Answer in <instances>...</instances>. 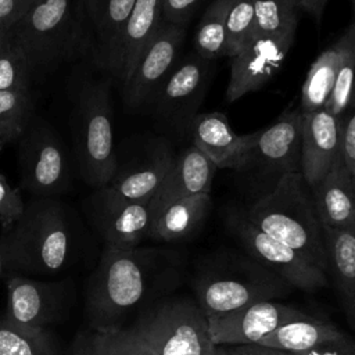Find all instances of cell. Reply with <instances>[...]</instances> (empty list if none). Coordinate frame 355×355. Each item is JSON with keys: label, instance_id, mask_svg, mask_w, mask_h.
<instances>
[{"label": "cell", "instance_id": "cell-1", "mask_svg": "<svg viewBox=\"0 0 355 355\" xmlns=\"http://www.w3.org/2000/svg\"><path fill=\"white\" fill-rule=\"evenodd\" d=\"M154 248H103L98 263L85 288V319L89 330L123 327L135 311L162 297L169 268Z\"/></svg>", "mask_w": 355, "mask_h": 355}, {"label": "cell", "instance_id": "cell-2", "mask_svg": "<svg viewBox=\"0 0 355 355\" xmlns=\"http://www.w3.org/2000/svg\"><path fill=\"white\" fill-rule=\"evenodd\" d=\"M79 223L58 198H32L0 233V257L11 275L57 276L76 266L83 251Z\"/></svg>", "mask_w": 355, "mask_h": 355}, {"label": "cell", "instance_id": "cell-3", "mask_svg": "<svg viewBox=\"0 0 355 355\" xmlns=\"http://www.w3.org/2000/svg\"><path fill=\"white\" fill-rule=\"evenodd\" d=\"M241 209L258 229L326 273L323 229L301 172L287 175L270 194Z\"/></svg>", "mask_w": 355, "mask_h": 355}, {"label": "cell", "instance_id": "cell-4", "mask_svg": "<svg viewBox=\"0 0 355 355\" xmlns=\"http://www.w3.org/2000/svg\"><path fill=\"white\" fill-rule=\"evenodd\" d=\"M85 24L75 0H35L10 31L35 72L79 57L89 44Z\"/></svg>", "mask_w": 355, "mask_h": 355}, {"label": "cell", "instance_id": "cell-5", "mask_svg": "<svg viewBox=\"0 0 355 355\" xmlns=\"http://www.w3.org/2000/svg\"><path fill=\"white\" fill-rule=\"evenodd\" d=\"M302 112L284 111L266 129H261L254 146L233 169L234 183L247 205L270 194L290 173L301 172Z\"/></svg>", "mask_w": 355, "mask_h": 355}, {"label": "cell", "instance_id": "cell-6", "mask_svg": "<svg viewBox=\"0 0 355 355\" xmlns=\"http://www.w3.org/2000/svg\"><path fill=\"white\" fill-rule=\"evenodd\" d=\"M72 141L85 183L93 189L107 186L116 171L108 82L86 79L79 86L72 111Z\"/></svg>", "mask_w": 355, "mask_h": 355}, {"label": "cell", "instance_id": "cell-7", "mask_svg": "<svg viewBox=\"0 0 355 355\" xmlns=\"http://www.w3.org/2000/svg\"><path fill=\"white\" fill-rule=\"evenodd\" d=\"M194 284L196 301L207 316L279 298L293 288L252 258L220 257Z\"/></svg>", "mask_w": 355, "mask_h": 355}, {"label": "cell", "instance_id": "cell-8", "mask_svg": "<svg viewBox=\"0 0 355 355\" xmlns=\"http://www.w3.org/2000/svg\"><path fill=\"white\" fill-rule=\"evenodd\" d=\"M130 327L155 355H201L212 344L208 318L189 297H158L139 311Z\"/></svg>", "mask_w": 355, "mask_h": 355}, {"label": "cell", "instance_id": "cell-9", "mask_svg": "<svg viewBox=\"0 0 355 355\" xmlns=\"http://www.w3.org/2000/svg\"><path fill=\"white\" fill-rule=\"evenodd\" d=\"M225 225L245 254L280 276L287 284L304 291H318L327 286V275L311 265L297 251L258 229L241 208L229 209Z\"/></svg>", "mask_w": 355, "mask_h": 355}, {"label": "cell", "instance_id": "cell-10", "mask_svg": "<svg viewBox=\"0 0 355 355\" xmlns=\"http://www.w3.org/2000/svg\"><path fill=\"white\" fill-rule=\"evenodd\" d=\"M18 165L22 187L33 198H57L69 189L71 169L64 144L43 121H29L21 135Z\"/></svg>", "mask_w": 355, "mask_h": 355}, {"label": "cell", "instance_id": "cell-11", "mask_svg": "<svg viewBox=\"0 0 355 355\" xmlns=\"http://www.w3.org/2000/svg\"><path fill=\"white\" fill-rule=\"evenodd\" d=\"M75 298L71 279L40 280L11 275L7 279V308L4 318L19 327L47 329L61 322Z\"/></svg>", "mask_w": 355, "mask_h": 355}, {"label": "cell", "instance_id": "cell-12", "mask_svg": "<svg viewBox=\"0 0 355 355\" xmlns=\"http://www.w3.org/2000/svg\"><path fill=\"white\" fill-rule=\"evenodd\" d=\"M85 212L103 248L130 250L148 237L151 208L148 201H130L108 184L94 189L85 200Z\"/></svg>", "mask_w": 355, "mask_h": 355}, {"label": "cell", "instance_id": "cell-13", "mask_svg": "<svg viewBox=\"0 0 355 355\" xmlns=\"http://www.w3.org/2000/svg\"><path fill=\"white\" fill-rule=\"evenodd\" d=\"M211 71L212 61L196 53L176 64L150 104L157 119L172 130L186 133L205 97Z\"/></svg>", "mask_w": 355, "mask_h": 355}, {"label": "cell", "instance_id": "cell-14", "mask_svg": "<svg viewBox=\"0 0 355 355\" xmlns=\"http://www.w3.org/2000/svg\"><path fill=\"white\" fill-rule=\"evenodd\" d=\"M306 316L308 313L273 300L258 301L230 312L207 316L209 340L214 345L257 344L282 324Z\"/></svg>", "mask_w": 355, "mask_h": 355}, {"label": "cell", "instance_id": "cell-15", "mask_svg": "<svg viewBox=\"0 0 355 355\" xmlns=\"http://www.w3.org/2000/svg\"><path fill=\"white\" fill-rule=\"evenodd\" d=\"M184 37V26L162 22L139 57L129 79L123 83L125 103L129 108H141L151 104L159 87L178 64Z\"/></svg>", "mask_w": 355, "mask_h": 355}, {"label": "cell", "instance_id": "cell-16", "mask_svg": "<svg viewBox=\"0 0 355 355\" xmlns=\"http://www.w3.org/2000/svg\"><path fill=\"white\" fill-rule=\"evenodd\" d=\"M295 39V31L282 35H255L233 57L226 100L236 101L263 87L282 68Z\"/></svg>", "mask_w": 355, "mask_h": 355}, {"label": "cell", "instance_id": "cell-17", "mask_svg": "<svg viewBox=\"0 0 355 355\" xmlns=\"http://www.w3.org/2000/svg\"><path fill=\"white\" fill-rule=\"evenodd\" d=\"M341 155L340 116L326 108L302 114L301 173L308 186L319 183Z\"/></svg>", "mask_w": 355, "mask_h": 355}, {"label": "cell", "instance_id": "cell-18", "mask_svg": "<svg viewBox=\"0 0 355 355\" xmlns=\"http://www.w3.org/2000/svg\"><path fill=\"white\" fill-rule=\"evenodd\" d=\"M173 158L165 143H154L125 164H116V171L108 186L126 200L148 201L161 187Z\"/></svg>", "mask_w": 355, "mask_h": 355}, {"label": "cell", "instance_id": "cell-19", "mask_svg": "<svg viewBox=\"0 0 355 355\" xmlns=\"http://www.w3.org/2000/svg\"><path fill=\"white\" fill-rule=\"evenodd\" d=\"M193 144L207 154L219 169H234L254 146L259 130L237 135L222 112L197 114L187 128Z\"/></svg>", "mask_w": 355, "mask_h": 355}, {"label": "cell", "instance_id": "cell-20", "mask_svg": "<svg viewBox=\"0 0 355 355\" xmlns=\"http://www.w3.org/2000/svg\"><path fill=\"white\" fill-rule=\"evenodd\" d=\"M216 169L212 159L194 144L184 148L173 158L166 178L150 200L151 212L176 200L209 194Z\"/></svg>", "mask_w": 355, "mask_h": 355}, {"label": "cell", "instance_id": "cell-21", "mask_svg": "<svg viewBox=\"0 0 355 355\" xmlns=\"http://www.w3.org/2000/svg\"><path fill=\"white\" fill-rule=\"evenodd\" d=\"M94 36L97 62L114 72L119 40L136 0H75Z\"/></svg>", "mask_w": 355, "mask_h": 355}, {"label": "cell", "instance_id": "cell-22", "mask_svg": "<svg viewBox=\"0 0 355 355\" xmlns=\"http://www.w3.org/2000/svg\"><path fill=\"white\" fill-rule=\"evenodd\" d=\"M309 190L323 227L355 230L354 176L345 166L343 155L334 162L330 172Z\"/></svg>", "mask_w": 355, "mask_h": 355}, {"label": "cell", "instance_id": "cell-23", "mask_svg": "<svg viewBox=\"0 0 355 355\" xmlns=\"http://www.w3.org/2000/svg\"><path fill=\"white\" fill-rule=\"evenodd\" d=\"M162 22V0H136L119 40L112 72L122 85L129 79L139 57Z\"/></svg>", "mask_w": 355, "mask_h": 355}, {"label": "cell", "instance_id": "cell-24", "mask_svg": "<svg viewBox=\"0 0 355 355\" xmlns=\"http://www.w3.org/2000/svg\"><path fill=\"white\" fill-rule=\"evenodd\" d=\"M326 275L330 276L345 319L355 333V230L323 227Z\"/></svg>", "mask_w": 355, "mask_h": 355}, {"label": "cell", "instance_id": "cell-25", "mask_svg": "<svg viewBox=\"0 0 355 355\" xmlns=\"http://www.w3.org/2000/svg\"><path fill=\"white\" fill-rule=\"evenodd\" d=\"M209 209V194H197L168 202L151 212L148 237L158 241L187 239L202 226Z\"/></svg>", "mask_w": 355, "mask_h": 355}, {"label": "cell", "instance_id": "cell-26", "mask_svg": "<svg viewBox=\"0 0 355 355\" xmlns=\"http://www.w3.org/2000/svg\"><path fill=\"white\" fill-rule=\"evenodd\" d=\"M343 334L344 331L337 329L331 322L308 315L306 318L282 324L257 344L290 354H298L309 351L322 343L340 338Z\"/></svg>", "mask_w": 355, "mask_h": 355}, {"label": "cell", "instance_id": "cell-27", "mask_svg": "<svg viewBox=\"0 0 355 355\" xmlns=\"http://www.w3.org/2000/svg\"><path fill=\"white\" fill-rule=\"evenodd\" d=\"M68 355H155L146 341L132 329L121 327L108 331H79Z\"/></svg>", "mask_w": 355, "mask_h": 355}, {"label": "cell", "instance_id": "cell-28", "mask_svg": "<svg viewBox=\"0 0 355 355\" xmlns=\"http://www.w3.org/2000/svg\"><path fill=\"white\" fill-rule=\"evenodd\" d=\"M340 51L341 42L338 39L330 47L324 49L312 62L301 87L300 110L302 114L326 107L336 82Z\"/></svg>", "mask_w": 355, "mask_h": 355}, {"label": "cell", "instance_id": "cell-29", "mask_svg": "<svg viewBox=\"0 0 355 355\" xmlns=\"http://www.w3.org/2000/svg\"><path fill=\"white\" fill-rule=\"evenodd\" d=\"M233 0H214L204 11L196 31V54L204 60H216L227 55L226 15Z\"/></svg>", "mask_w": 355, "mask_h": 355}, {"label": "cell", "instance_id": "cell-30", "mask_svg": "<svg viewBox=\"0 0 355 355\" xmlns=\"http://www.w3.org/2000/svg\"><path fill=\"white\" fill-rule=\"evenodd\" d=\"M0 355H61L47 329H26L0 318Z\"/></svg>", "mask_w": 355, "mask_h": 355}, {"label": "cell", "instance_id": "cell-31", "mask_svg": "<svg viewBox=\"0 0 355 355\" xmlns=\"http://www.w3.org/2000/svg\"><path fill=\"white\" fill-rule=\"evenodd\" d=\"M338 39L341 42V51L337 64L336 82L331 96L324 107L334 116H340L349 104L355 85V19Z\"/></svg>", "mask_w": 355, "mask_h": 355}, {"label": "cell", "instance_id": "cell-32", "mask_svg": "<svg viewBox=\"0 0 355 355\" xmlns=\"http://www.w3.org/2000/svg\"><path fill=\"white\" fill-rule=\"evenodd\" d=\"M258 35H282L297 29L298 7L294 0H252Z\"/></svg>", "mask_w": 355, "mask_h": 355}, {"label": "cell", "instance_id": "cell-33", "mask_svg": "<svg viewBox=\"0 0 355 355\" xmlns=\"http://www.w3.org/2000/svg\"><path fill=\"white\" fill-rule=\"evenodd\" d=\"M29 92L0 90V143L4 146L24 133L31 118Z\"/></svg>", "mask_w": 355, "mask_h": 355}, {"label": "cell", "instance_id": "cell-34", "mask_svg": "<svg viewBox=\"0 0 355 355\" xmlns=\"http://www.w3.org/2000/svg\"><path fill=\"white\" fill-rule=\"evenodd\" d=\"M32 75L26 55L11 35L10 43L0 54V90L28 92Z\"/></svg>", "mask_w": 355, "mask_h": 355}, {"label": "cell", "instance_id": "cell-35", "mask_svg": "<svg viewBox=\"0 0 355 355\" xmlns=\"http://www.w3.org/2000/svg\"><path fill=\"white\" fill-rule=\"evenodd\" d=\"M226 35L229 57H233L257 35L252 0H233L226 15Z\"/></svg>", "mask_w": 355, "mask_h": 355}, {"label": "cell", "instance_id": "cell-36", "mask_svg": "<svg viewBox=\"0 0 355 355\" xmlns=\"http://www.w3.org/2000/svg\"><path fill=\"white\" fill-rule=\"evenodd\" d=\"M25 201L17 189H14L6 176L0 172V226L1 232L11 227L21 216Z\"/></svg>", "mask_w": 355, "mask_h": 355}, {"label": "cell", "instance_id": "cell-37", "mask_svg": "<svg viewBox=\"0 0 355 355\" xmlns=\"http://www.w3.org/2000/svg\"><path fill=\"white\" fill-rule=\"evenodd\" d=\"M341 121V154L345 166L355 178V85L349 104L340 115Z\"/></svg>", "mask_w": 355, "mask_h": 355}, {"label": "cell", "instance_id": "cell-38", "mask_svg": "<svg viewBox=\"0 0 355 355\" xmlns=\"http://www.w3.org/2000/svg\"><path fill=\"white\" fill-rule=\"evenodd\" d=\"M202 0H162L164 22L184 26Z\"/></svg>", "mask_w": 355, "mask_h": 355}, {"label": "cell", "instance_id": "cell-39", "mask_svg": "<svg viewBox=\"0 0 355 355\" xmlns=\"http://www.w3.org/2000/svg\"><path fill=\"white\" fill-rule=\"evenodd\" d=\"M35 0H0V28L11 29L29 11Z\"/></svg>", "mask_w": 355, "mask_h": 355}, {"label": "cell", "instance_id": "cell-40", "mask_svg": "<svg viewBox=\"0 0 355 355\" xmlns=\"http://www.w3.org/2000/svg\"><path fill=\"white\" fill-rule=\"evenodd\" d=\"M291 355H355V337L344 333L340 338L322 343L309 351Z\"/></svg>", "mask_w": 355, "mask_h": 355}, {"label": "cell", "instance_id": "cell-41", "mask_svg": "<svg viewBox=\"0 0 355 355\" xmlns=\"http://www.w3.org/2000/svg\"><path fill=\"white\" fill-rule=\"evenodd\" d=\"M239 355H291L290 352L263 347L259 344H248V345H234Z\"/></svg>", "mask_w": 355, "mask_h": 355}, {"label": "cell", "instance_id": "cell-42", "mask_svg": "<svg viewBox=\"0 0 355 355\" xmlns=\"http://www.w3.org/2000/svg\"><path fill=\"white\" fill-rule=\"evenodd\" d=\"M298 10H302L316 19H320L329 0H294Z\"/></svg>", "mask_w": 355, "mask_h": 355}, {"label": "cell", "instance_id": "cell-43", "mask_svg": "<svg viewBox=\"0 0 355 355\" xmlns=\"http://www.w3.org/2000/svg\"><path fill=\"white\" fill-rule=\"evenodd\" d=\"M10 40H11V31L0 28V54L7 47Z\"/></svg>", "mask_w": 355, "mask_h": 355}, {"label": "cell", "instance_id": "cell-44", "mask_svg": "<svg viewBox=\"0 0 355 355\" xmlns=\"http://www.w3.org/2000/svg\"><path fill=\"white\" fill-rule=\"evenodd\" d=\"M230 347H233V348L229 349L227 345H215L214 355H239V352L236 351L234 345H230Z\"/></svg>", "mask_w": 355, "mask_h": 355}, {"label": "cell", "instance_id": "cell-45", "mask_svg": "<svg viewBox=\"0 0 355 355\" xmlns=\"http://www.w3.org/2000/svg\"><path fill=\"white\" fill-rule=\"evenodd\" d=\"M214 349H215V345H214V344H209L208 348H207L201 355H214Z\"/></svg>", "mask_w": 355, "mask_h": 355}, {"label": "cell", "instance_id": "cell-46", "mask_svg": "<svg viewBox=\"0 0 355 355\" xmlns=\"http://www.w3.org/2000/svg\"><path fill=\"white\" fill-rule=\"evenodd\" d=\"M3 272H4V266H3V261H1V257H0V276L3 275Z\"/></svg>", "mask_w": 355, "mask_h": 355}, {"label": "cell", "instance_id": "cell-47", "mask_svg": "<svg viewBox=\"0 0 355 355\" xmlns=\"http://www.w3.org/2000/svg\"><path fill=\"white\" fill-rule=\"evenodd\" d=\"M351 4H352V8H354V15H355V0H351Z\"/></svg>", "mask_w": 355, "mask_h": 355}, {"label": "cell", "instance_id": "cell-48", "mask_svg": "<svg viewBox=\"0 0 355 355\" xmlns=\"http://www.w3.org/2000/svg\"><path fill=\"white\" fill-rule=\"evenodd\" d=\"M1 147H3V144H1V143H0V150H1Z\"/></svg>", "mask_w": 355, "mask_h": 355}, {"label": "cell", "instance_id": "cell-49", "mask_svg": "<svg viewBox=\"0 0 355 355\" xmlns=\"http://www.w3.org/2000/svg\"><path fill=\"white\" fill-rule=\"evenodd\" d=\"M354 187H355V178H354Z\"/></svg>", "mask_w": 355, "mask_h": 355}]
</instances>
